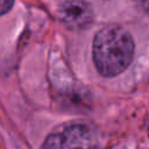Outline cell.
Masks as SVG:
<instances>
[{
    "label": "cell",
    "instance_id": "1",
    "mask_svg": "<svg viewBox=\"0 0 149 149\" xmlns=\"http://www.w3.org/2000/svg\"><path fill=\"white\" fill-rule=\"evenodd\" d=\"M135 43L132 35L118 24L97 31L92 42V58L97 71L104 77L122 73L132 63Z\"/></svg>",
    "mask_w": 149,
    "mask_h": 149
},
{
    "label": "cell",
    "instance_id": "2",
    "mask_svg": "<svg viewBox=\"0 0 149 149\" xmlns=\"http://www.w3.org/2000/svg\"><path fill=\"white\" fill-rule=\"evenodd\" d=\"M93 128L84 122H71L50 133L43 148H88L95 146Z\"/></svg>",
    "mask_w": 149,
    "mask_h": 149
},
{
    "label": "cell",
    "instance_id": "3",
    "mask_svg": "<svg viewBox=\"0 0 149 149\" xmlns=\"http://www.w3.org/2000/svg\"><path fill=\"white\" fill-rule=\"evenodd\" d=\"M57 15L71 30L88 29L94 21L93 8L86 0H63L58 6Z\"/></svg>",
    "mask_w": 149,
    "mask_h": 149
},
{
    "label": "cell",
    "instance_id": "4",
    "mask_svg": "<svg viewBox=\"0 0 149 149\" xmlns=\"http://www.w3.org/2000/svg\"><path fill=\"white\" fill-rule=\"evenodd\" d=\"M14 3V0H0V15L7 13Z\"/></svg>",
    "mask_w": 149,
    "mask_h": 149
},
{
    "label": "cell",
    "instance_id": "5",
    "mask_svg": "<svg viewBox=\"0 0 149 149\" xmlns=\"http://www.w3.org/2000/svg\"><path fill=\"white\" fill-rule=\"evenodd\" d=\"M134 1H136L137 5L144 8L146 10H149V0H134Z\"/></svg>",
    "mask_w": 149,
    "mask_h": 149
}]
</instances>
